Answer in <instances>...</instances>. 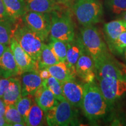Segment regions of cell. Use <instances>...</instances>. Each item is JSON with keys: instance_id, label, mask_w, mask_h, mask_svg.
Segmentation results:
<instances>
[{"instance_id": "obj_1", "label": "cell", "mask_w": 126, "mask_h": 126, "mask_svg": "<svg viewBox=\"0 0 126 126\" xmlns=\"http://www.w3.org/2000/svg\"><path fill=\"white\" fill-rule=\"evenodd\" d=\"M82 102V109L89 120H97L103 117L108 110V103L99 86L94 82L85 83Z\"/></svg>"}, {"instance_id": "obj_2", "label": "cell", "mask_w": 126, "mask_h": 126, "mask_svg": "<svg viewBox=\"0 0 126 126\" xmlns=\"http://www.w3.org/2000/svg\"><path fill=\"white\" fill-rule=\"evenodd\" d=\"M80 38L86 53L94 61L95 70L104 61L111 57L101 34L94 25L83 26L81 29Z\"/></svg>"}, {"instance_id": "obj_3", "label": "cell", "mask_w": 126, "mask_h": 126, "mask_svg": "<svg viewBox=\"0 0 126 126\" xmlns=\"http://www.w3.org/2000/svg\"><path fill=\"white\" fill-rule=\"evenodd\" d=\"M12 36L37 64L42 48L45 43V40L43 37L23 23L16 26L12 33Z\"/></svg>"}, {"instance_id": "obj_4", "label": "cell", "mask_w": 126, "mask_h": 126, "mask_svg": "<svg viewBox=\"0 0 126 126\" xmlns=\"http://www.w3.org/2000/svg\"><path fill=\"white\" fill-rule=\"evenodd\" d=\"M72 10L77 21L82 26L98 23L103 15V7L99 0H75Z\"/></svg>"}, {"instance_id": "obj_5", "label": "cell", "mask_w": 126, "mask_h": 126, "mask_svg": "<svg viewBox=\"0 0 126 126\" xmlns=\"http://www.w3.org/2000/svg\"><path fill=\"white\" fill-rule=\"evenodd\" d=\"M50 35L66 43L74 39V26L69 12L59 9L51 12Z\"/></svg>"}, {"instance_id": "obj_6", "label": "cell", "mask_w": 126, "mask_h": 126, "mask_svg": "<svg viewBox=\"0 0 126 126\" xmlns=\"http://www.w3.org/2000/svg\"><path fill=\"white\" fill-rule=\"evenodd\" d=\"M74 108L65 99L59 101L56 106L45 112L47 125L67 126L74 124L77 119Z\"/></svg>"}, {"instance_id": "obj_7", "label": "cell", "mask_w": 126, "mask_h": 126, "mask_svg": "<svg viewBox=\"0 0 126 126\" xmlns=\"http://www.w3.org/2000/svg\"><path fill=\"white\" fill-rule=\"evenodd\" d=\"M99 87L109 105H111L126 92V77H108L98 80Z\"/></svg>"}, {"instance_id": "obj_8", "label": "cell", "mask_w": 126, "mask_h": 126, "mask_svg": "<svg viewBox=\"0 0 126 126\" xmlns=\"http://www.w3.org/2000/svg\"><path fill=\"white\" fill-rule=\"evenodd\" d=\"M23 23L46 40L50 34L51 14L34 11H27L22 17Z\"/></svg>"}, {"instance_id": "obj_9", "label": "cell", "mask_w": 126, "mask_h": 126, "mask_svg": "<svg viewBox=\"0 0 126 126\" xmlns=\"http://www.w3.org/2000/svg\"><path fill=\"white\" fill-rule=\"evenodd\" d=\"M10 47L19 69V75L28 71L37 70V64L32 58L20 47L16 39L12 36Z\"/></svg>"}, {"instance_id": "obj_10", "label": "cell", "mask_w": 126, "mask_h": 126, "mask_svg": "<svg viewBox=\"0 0 126 126\" xmlns=\"http://www.w3.org/2000/svg\"><path fill=\"white\" fill-rule=\"evenodd\" d=\"M77 75L85 83L94 82L96 78V70L94 61L90 55L85 51L80 56L76 65Z\"/></svg>"}, {"instance_id": "obj_11", "label": "cell", "mask_w": 126, "mask_h": 126, "mask_svg": "<svg viewBox=\"0 0 126 126\" xmlns=\"http://www.w3.org/2000/svg\"><path fill=\"white\" fill-rule=\"evenodd\" d=\"M63 94L65 99L74 108H81L84 87L74 79L62 82Z\"/></svg>"}, {"instance_id": "obj_12", "label": "cell", "mask_w": 126, "mask_h": 126, "mask_svg": "<svg viewBox=\"0 0 126 126\" xmlns=\"http://www.w3.org/2000/svg\"><path fill=\"white\" fill-rule=\"evenodd\" d=\"M22 85V96L34 95L37 89L42 85L43 79L37 70L28 71L20 75Z\"/></svg>"}, {"instance_id": "obj_13", "label": "cell", "mask_w": 126, "mask_h": 126, "mask_svg": "<svg viewBox=\"0 0 126 126\" xmlns=\"http://www.w3.org/2000/svg\"><path fill=\"white\" fill-rule=\"evenodd\" d=\"M19 75V69L10 46L0 57V77L10 78Z\"/></svg>"}, {"instance_id": "obj_14", "label": "cell", "mask_w": 126, "mask_h": 126, "mask_svg": "<svg viewBox=\"0 0 126 126\" xmlns=\"http://www.w3.org/2000/svg\"><path fill=\"white\" fill-rule=\"evenodd\" d=\"M108 77H126L124 72L111 57L104 61L96 69V77L97 80Z\"/></svg>"}, {"instance_id": "obj_15", "label": "cell", "mask_w": 126, "mask_h": 126, "mask_svg": "<svg viewBox=\"0 0 126 126\" xmlns=\"http://www.w3.org/2000/svg\"><path fill=\"white\" fill-rule=\"evenodd\" d=\"M34 99L37 105L45 112L56 106L59 100L48 88L42 85L34 94Z\"/></svg>"}, {"instance_id": "obj_16", "label": "cell", "mask_w": 126, "mask_h": 126, "mask_svg": "<svg viewBox=\"0 0 126 126\" xmlns=\"http://www.w3.org/2000/svg\"><path fill=\"white\" fill-rule=\"evenodd\" d=\"M67 43V51L65 62L72 69L75 70V65L80 56L85 51L81 39L78 37Z\"/></svg>"}, {"instance_id": "obj_17", "label": "cell", "mask_w": 126, "mask_h": 126, "mask_svg": "<svg viewBox=\"0 0 126 126\" xmlns=\"http://www.w3.org/2000/svg\"><path fill=\"white\" fill-rule=\"evenodd\" d=\"M49 71L51 76L61 82L75 79L77 75L75 70L70 68L66 62L60 61L57 64L46 68Z\"/></svg>"}, {"instance_id": "obj_18", "label": "cell", "mask_w": 126, "mask_h": 126, "mask_svg": "<svg viewBox=\"0 0 126 126\" xmlns=\"http://www.w3.org/2000/svg\"><path fill=\"white\" fill-rule=\"evenodd\" d=\"M104 31L110 49L115 40L120 34L126 32V23L122 19L114 20L106 23L104 26Z\"/></svg>"}, {"instance_id": "obj_19", "label": "cell", "mask_w": 126, "mask_h": 126, "mask_svg": "<svg viewBox=\"0 0 126 126\" xmlns=\"http://www.w3.org/2000/svg\"><path fill=\"white\" fill-rule=\"evenodd\" d=\"M27 11L50 13L61 9L56 0H25Z\"/></svg>"}, {"instance_id": "obj_20", "label": "cell", "mask_w": 126, "mask_h": 126, "mask_svg": "<svg viewBox=\"0 0 126 126\" xmlns=\"http://www.w3.org/2000/svg\"><path fill=\"white\" fill-rule=\"evenodd\" d=\"M7 14L12 21L22 18L27 12L25 0H2Z\"/></svg>"}, {"instance_id": "obj_21", "label": "cell", "mask_w": 126, "mask_h": 126, "mask_svg": "<svg viewBox=\"0 0 126 126\" xmlns=\"http://www.w3.org/2000/svg\"><path fill=\"white\" fill-rule=\"evenodd\" d=\"M21 96V82L19 79L13 77L10 85L3 95V100L6 105H15Z\"/></svg>"}, {"instance_id": "obj_22", "label": "cell", "mask_w": 126, "mask_h": 126, "mask_svg": "<svg viewBox=\"0 0 126 126\" xmlns=\"http://www.w3.org/2000/svg\"><path fill=\"white\" fill-rule=\"evenodd\" d=\"M46 120V113L34 100L26 120L28 126H43Z\"/></svg>"}, {"instance_id": "obj_23", "label": "cell", "mask_w": 126, "mask_h": 126, "mask_svg": "<svg viewBox=\"0 0 126 126\" xmlns=\"http://www.w3.org/2000/svg\"><path fill=\"white\" fill-rule=\"evenodd\" d=\"M60 62L48 45L44 43L41 50L40 57L37 63L38 70L46 68Z\"/></svg>"}, {"instance_id": "obj_24", "label": "cell", "mask_w": 126, "mask_h": 126, "mask_svg": "<svg viewBox=\"0 0 126 126\" xmlns=\"http://www.w3.org/2000/svg\"><path fill=\"white\" fill-rule=\"evenodd\" d=\"M48 45L60 61L65 62L67 51V43L66 42L50 37Z\"/></svg>"}, {"instance_id": "obj_25", "label": "cell", "mask_w": 126, "mask_h": 126, "mask_svg": "<svg viewBox=\"0 0 126 126\" xmlns=\"http://www.w3.org/2000/svg\"><path fill=\"white\" fill-rule=\"evenodd\" d=\"M34 100V95L32 94L22 96L15 105L17 110L24 119L25 123Z\"/></svg>"}, {"instance_id": "obj_26", "label": "cell", "mask_w": 126, "mask_h": 126, "mask_svg": "<svg viewBox=\"0 0 126 126\" xmlns=\"http://www.w3.org/2000/svg\"><path fill=\"white\" fill-rule=\"evenodd\" d=\"M4 118L8 126H14L16 123H25L22 115L17 110L15 105H6Z\"/></svg>"}, {"instance_id": "obj_27", "label": "cell", "mask_w": 126, "mask_h": 126, "mask_svg": "<svg viewBox=\"0 0 126 126\" xmlns=\"http://www.w3.org/2000/svg\"><path fill=\"white\" fill-rule=\"evenodd\" d=\"M43 85L50 89L59 101L65 99L63 94L62 82L53 77L43 80Z\"/></svg>"}, {"instance_id": "obj_28", "label": "cell", "mask_w": 126, "mask_h": 126, "mask_svg": "<svg viewBox=\"0 0 126 126\" xmlns=\"http://www.w3.org/2000/svg\"><path fill=\"white\" fill-rule=\"evenodd\" d=\"M13 23L7 20H0V43L6 46L10 45L13 31Z\"/></svg>"}, {"instance_id": "obj_29", "label": "cell", "mask_w": 126, "mask_h": 126, "mask_svg": "<svg viewBox=\"0 0 126 126\" xmlns=\"http://www.w3.org/2000/svg\"><path fill=\"white\" fill-rule=\"evenodd\" d=\"M108 4L111 12L116 15L126 11V0H108Z\"/></svg>"}, {"instance_id": "obj_30", "label": "cell", "mask_w": 126, "mask_h": 126, "mask_svg": "<svg viewBox=\"0 0 126 126\" xmlns=\"http://www.w3.org/2000/svg\"><path fill=\"white\" fill-rule=\"evenodd\" d=\"M126 48V32L120 34L111 46V51H115L119 54H122Z\"/></svg>"}, {"instance_id": "obj_31", "label": "cell", "mask_w": 126, "mask_h": 126, "mask_svg": "<svg viewBox=\"0 0 126 126\" xmlns=\"http://www.w3.org/2000/svg\"><path fill=\"white\" fill-rule=\"evenodd\" d=\"M12 79L13 77H10V78L0 77V97L2 98L4 93L10 85Z\"/></svg>"}, {"instance_id": "obj_32", "label": "cell", "mask_w": 126, "mask_h": 126, "mask_svg": "<svg viewBox=\"0 0 126 126\" xmlns=\"http://www.w3.org/2000/svg\"><path fill=\"white\" fill-rule=\"evenodd\" d=\"M0 20H7L14 23L7 14L2 0H0Z\"/></svg>"}, {"instance_id": "obj_33", "label": "cell", "mask_w": 126, "mask_h": 126, "mask_svg": "<svg viewBox=\"0 0 126 126\" xmlns=\"http://www.w3.org/2000/svg\"><path fill=\"white\" fill-rule=\"evenodd\" d=\"M39 74L40 75V76L43 80L49 78L50 77H52L51 74L50 73L49 71L48 70V69L46 68H43L42 70H38Z\"/></svg>"}, {"instance_id": "obj_34", "label": "cell", "mask_w": 126, "mask_h": 126, "mask_svg": "<svg viewBox=\"0 0 126 126\" xmlns=\"http://www.w3.org/2000/svg\"><path fill=\"white\" fill-rule=\"evenodd\" d=\"M6 110V104L5 103L2 98L0 97V115L4 116Z\"/></svg>"}, {"instance_id": "obj_35", "label": "cell", "mask_w": 126, "mask_h": 126, "mask_svg": "<svg viewBox=\"0 0 126 126\" xmlns=\"http://www.w3.org/2000/svg\"><path fill=\"white\" fill-rule=\"evenodd\" d=\"M8 126L7 123L6 122L4 116L0 115V126Z\"/></svg>"}, {"instance_id": "obj_36", "label": "cell", "mask_w": 126, "mask_h": 126, "mask_svg": "<svg viewBox=\"0 0 126 126\" xmlns=\"http://www.w3.org/2000/svg\"><path fill=\"white\" fill-rule=\"evenodd\" d=\"M8 46H6L5 45H3L2 43H0V57L3 54L5 50H6Z\"/></svg>"}, {"instance_id": "obj_37", "label": "cell", "mask_w": 126, "mask_h": 126, "mask_svg": "<svg viewBox=\"0 0 126 126\" xmlns=\"http://www.w3.org/2000/svg\"><path fill=\"white\" fill-rule=\"evenodd\" d=\"M56 1L58 3H60V4H67L68 3L70 2L71 0H56Z\"/></svg>"}, {"instance_id": "obj_38", "label": "cell", "mask_w": 126, "mask_h": 126, "mask_svg": "<svg viewBox=\"0 0 126 126\" xmlns=\"http://www.w3.org/2000/svg\"><path fill=\"white\" fill-rule=\"evenodd\" d=\"M121 15H122V18H121V19L123 20L126 23V11L124 12V13L122 14Z\"/></svg>"}, {"instance_id": "obj_39", "label": "cell", "mask_w": 126, "mask_h": 126, "mask_svg": "<svg viewBox=\"0 0 126 126\" xmlns=\"http://www.w3.org/2000/svg\"><path fill=\"white\" fill-rule=\"evenodd\" d=\"M124 57H125V60L126 61V48L125 49V50H124Z\"/></svg>"}]
</instances>
